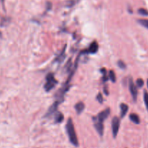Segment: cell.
<instances>
[{
  "label": "cell",
  "instance_id": "5bb4252c",
  "mask_svg": "<svg viewBox=\"0 0 148 148\" xmlns=\"http://www.w3.org/2000/svg\"><path fill=\"white\" fill-rule=\"evenodd\" d=\"M109 79H110L112 82H116V74H115L114 71H109V76H108Z\"/></svg>",
  "mask_w": 148,
  "mask_h": 148
},
{
  "label": "cell",
  "instance_id": "3957f363",
  "mask_svg": "<svg viewBox=\"0 0 148 148\" xmlns=\"http://www.w3.org/2000/svg\"><path fill=\"white\" fill-rule=\"evenodd\" d=\"M119 127H120V119L115 116L112 120V132H113V136L114 138L116 137L119 133Z\"/></svg>",
  "mask_w": 148,
  "mask_h": 148
},
{
  "label": "cell",
  "instance_id": "5b68a950",
  "mask_svg": "<svg viewBox=\"0 0 148 148\" xmlns=\"http://www.w3.org/2000/svg\"><path fill=\"white\" fill-rule=\"evenodd\" d=\"M98 49H99L98 44L96 42H93L87 49L82 51L80 54H95L97 52Z\"/></svg>",
  "mask_w": 148,
  "mask_h": 148
},
{
  "label": "cell",
  "instance_id": "30bf717a",
  "mask_svg": "<svg viewBox=\"0 0 148 148\" xmlns=\"http://www.w3.org/2000/svg\"><path fill=\"white\" fill-rule=\"evenodd\" d=\"M64 120V116L62 113L60 112H55V122L57 123H60L61 122H62V121Z\"/></svg>",
  "mask_w": 148,
  "mask_h": 148
},
{
  "label": "cell",
  "instance_id": "6da1fadb",
  "mask_svg": "<svg viewBox=\"0 0 148 148\" xmlns=\"http://www.w3.org/2000/svg\"><path fill=\"white\" fill-rule=\"evenodd\" d=\"M66 132L68 134V138L73 145L76 147H79V140H78L77 135H76V130L74 128V125L73 123L72 119H69L66 123Z\"/></svg>",
  "mask_w": 148,
  "mask_h": 148
},
{
  "label": "cell",
  "instance_id": "44dd1931",
  "mask_svg": "<svg viewBox=\"0 0 148 148\" xmlns=\"http://www.w3.org/2000/svg\"><path fill=\"white\" fill-rule=\"evenodd\" d=\"M108 89H107V87L106 86H105V88H104V92H105V94L106 95H108Z\"/></svg>",
  "mask_w": 148,
  "mask_h": 148
},
{
  "label": "cell",
  "instance_id": "ba28073f",
  "mask_svg": "<svg viewBox=\"0 0 148 148\" xmlns=\"http://www.w3.org/2000/svg\"><path fill=\"white\" fill-rule=\"evenodd\" d=\"M60 102V100H57V101H55V102H54L53 105H52V106L49 108V109L48 110L47 113H46V116H51V115L53 114L54 113L57 112V109H58V105H59Z\"/></svg>",
  "mask_w": 148,
  "mask_h": 148
},
{
  "label": "cell",
  "instance_id": "8992f818",
  "mask_svg": "<svg viewBox=\"0 0 148 148\" xmlns=\"http://www.w3.org/2000/svg\"><path fill=\"white\" fill-rule=\"evenodd\" d=\"M110 113V108H107L106 110H105L102 111L101 113H99L97 117H94V118H95V119H97V121H99L102 122V123H103L104 121L108 117Z\"/></svg>",
  "mask_w": 148,
  "mask_h": 148
},
{
  "label": "cell",
  "instance_id": "8fae6325",
  "mask_svg": "<svg viewBox=\"0 0 148 148\" xmlns=\"http://www.w3.org/2000/svg\"><path fill=\"white\" fill-rule=\"evenodd\" d=\"M129 119L135 124H139L140 123V119H139V116L136 113H131L129 115Z\"/></svg>",
  "mask_w": 148,
  "mask_h": 148
},
{
  "label": "cell",
  "instance_id": "d6986e66",
  "mask_svg": "<svg viewBox=\"0 0 148 148\" xmlns=\"http://www.w3.org/2000/svg\"><path fill=\"white\" fill-rule=\"evenodd\" d=\"M118 65H119V68H122V69H125L126 67V64H125L122 60H119V62H118Z\"/></svg>",
  "mask_w": 148,
  "mask_h": 148
},
{
  "label": "cell",
  "instance_id": "277c9868",
  "mask_svg": "<svg viewBox=\"0 0 148 148\" xmlns=\"http://www.w3.org/2000/svg\"><path fill=\"white\" fill-rule=\"evenodd\" d=\"M129 91H130L131 95H132V98H133V100L134 101V102H136V98H137V95H138L137 88H136V86L134 84V83L133 79H132V78L129 79Z\"/></svg>",
  "mask_w": 148,
  "mask_h": 148
},
{
  "label": "cell",
  "instance_id": "e0dca14e",
  "mask_svg": "<svg viewBox=\"0 0 148 148\" xmlns=\"http://www.w3.org/2000/svg\"><path fill=\"white\" fill-rule=\"evenodd\" d=\"M101 72H102V75H103V81L104 82H107V81H108V79H109V77H108V76H107L106 70H105V68H102V69H101Z\"/></svg>",
  "mask_w": 148,
  "mask_h": 148
},
{
  "label": "cell",
  "instance_id": "7c38bea8",
  "mask_svg": "<svg viewBox=\"0 0 148 148\" xmlns=\"http://www.w3.org/2000/svg\"><path fill=\"white\" fill-rule=\"evenodd\" d=\"M84 108H85V105L82 102H78V103L75 105V109H76V112H77L78 114H80V113H82V112H83L84 110Z\"/></svg>",
  "mask_w": 148,
  "mask_h": 148
},
{
  "label": "cell",
  "instance_id": "7402d4cb",
  "mask_svg": "<svg viewBox=\"0 0 148 148\" xmlns=\"http://www.w3.org/2000/svg\"><path fill=\"white\" fill-rule=\"evenodd\" d=\"M147 87H148V79H147Z\"/></svg>",
  "mask_w": 148,
  "mask_h": 148
},
{
  "label": "cell",
  "instance_id": "4fadbf2b",
  "mask_svg": "<svg viewBox=\"0 0 148 148\" xmlns=\"http://www.w3.org/2000/svg\"><path fill=\"white\" fill-rule=\"evenodd\" d=\"M137 22L140 24L141 25L144 26L145 28L148 29V19H139Z\"/></svg>",
  "mask_w": 148,
  "mask_h": 148
},
{
  "label": "cell",
  "instance_id": "603a6c76",
  "mask_svg": "<svg viewBox=\"0 0 148 148\" xmlns=\"http://www.w3.org/2000/svg\"><path fill=\"white\" fill-rule=\"evenodd\" d=\"M0 36H1V33H0Z\"/></svg>",
  "mask_w": 148,
  "mask_h": 148
},
{
  "label": "cell",
  "instance_id": "2e32d148",
  "mask_svg": "<svg viewBox=\"0 0 148 148\" xmlns=\"http://www.w3.org/2000/svg\"><path fill=\"white\" fill-rule=\"evenodd\" d=\"M144 101H145V106L148 111V92L147 91L144 92Z\"/></svg>",
  "mask_w": 148,
  "mask_h": 148
},
{
  "label": "cell",
  "instance_id": "ac0fdd59",
  "mask_svg": "<svg viewBox=\"0 0 148 148\" xmlns=\"http://www.w3.org/2000/svg\"><path fill=\"white\" fill-rule=\"evenodd\" d=\"M136 84L139 88H142L144 86V81L142 79H138L136 80Z\"/></svg>",
  "mask_w": 148,
  "mask_h": 148
},
{
  "label": "cell",
  "instance_id": "ffe728a7",
  "mask_svg": "<svg viewBox=\"0 0 148 148\" xmlns=\"http://www.w3.org/2000/svg\"><path fill=\"white\" fill-rule=\"evenodd\" d=\"M97 101L99 102V103H102V102H103V97H102V94L101 93L98 94L97 96Z\"/></svg>",
  "mask_w": 148,
  "mask_h": 148
},
{
  "label": "cell",
  "instance_id": "9c48e42d",
  "mask_svg": "<svg viewBox=\"0 0 148 148\" xmlns=\"http://www.w3.org/2000/svg\"><path fill=\"white\" fill-rule=\"evenodd\" d=\"M121 108V117L123 118L127 113L128 110H129V106L126 104L122 103L120 105Z\"/></svg>",
  "mask_w": 148,
  "mask_h": 148
},
{
  "label": "cell",
  "instance_id": "52a82bcc",
  "mask_svg": "<svg viewBox=\"0 0 148 148\" xmlns=\"http://www.w3.org/2000/svg\"><path fill=\"white\" fill-rule=\"evenodd\" d=\"M93 121L94 123H95V128L97 130V133L99 134L100 136H102L104 134V125L102 122L99 121L97 119H95V118L93 117Z\"/></svg>",
  "mask_w": 148,
  "mask_h": 148
},
{
  "label": "cell",
  "instance_id": "7a4b0ae2",
  "mask_svg": "<svg viewBox=\"0 0 148 148\" xmlns=\"http://www.w3.org/2000/svg\"><path fill=\"white\" fill-rule=\"evenodd\" d=\"M46 81L47 82L45 84L44 88H45V89L47 92H49V91L52 90L55 87V85L58 84V81L55 79V76H54V75L52 73L48 74L46 77Z\"/></svg>",
  "mask_w": 148,
  "mask_h": 148
},
{
  "label": "cell",
  "instance_id": "9a60e30c",
  "mask_svg": "<svg viewBox=\"0 0 148 148\" xmlns=\"http://www.w3.org/2000/svg\"><path fill=\"white\" fill-rule=\"evenodd\" d=\"M138 13L141 15H143V16H148V10L146 9H144V8H140V9L138 10Z\"/></svg>",
  "mask_w": 148,
  "mask_h": 148
}]
</instances>
